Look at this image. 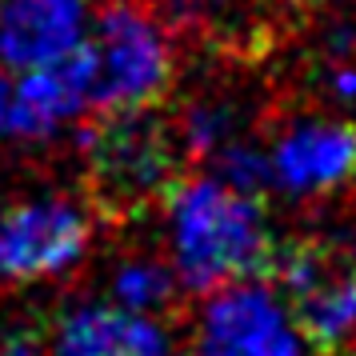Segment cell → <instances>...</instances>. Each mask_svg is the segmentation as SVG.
Masks as SVG:
<instances>
[{
  "instance_id": "6",
  "label": "cell",
  "mask_w": 356,
  "mask_h": 356,
  "mask_svg": "<svg viewBox=\"0 0 356 356\" xmlns=\"http://www.w3.org/2000/svg\"><path fill=\"white\" fill-rule=\"evenodd\" d=\"M273 188L316 200L356 180L353 116H289L268 148Z\"/></svg>"
},
{
  "instance_id": "13",
  "label": "cell",
  "mask_w": 356,
  "mask_h": 356,
  "mask_svg": "<svg viewBox=\"0 0 356 356\" xmlns=\"http://www.w3.org/2000/svg\"><path fill=\"white\" fill-rule=\"evenodd\" d=\"M212 172L216 180H225L228 188H236L244 196H264L273 188V164H268V148L252 145V140H228L216 156H212Z\"/></svg>"
},
{
  "instance_id": "2",
  "label": "cell",
  "mask_w": 356,
  "mask_h": 356,
  "mask_svg": "<svg viewBox=\"0 0 356 356\" xmlns=\"http://www.w3.org/2000/svg\"><path fill=\"white\" fill-rule=\"evenodd\" d=\"M184 140L152 108L100 113L84 129V188L104 220H132L168 204L184 180Z\"/></svg>"
},
{
  "instance_id": "9",
  "label": "cell",
  "mask_w": 356,
  "mask_h": 356,
  "mask_svg": "<svg viewBox=\"0 0 356 356\" xmlns=\"http://www.w3.org/2000/svg\"><path fill=\"white\" fill-rule=\"evenodd\" d=\"M84 36V0H0V68L33 72Z\"/></svg>"
},
{
  "instance_id": "16",
  "label": "cell",
  "mask_w": 356,
  "mask_h": 356,
  "mask_svg": "<svg viewBox=\"0 0 356 356\" xmlns=\"http://www.w3.org/2000/svg\"><path fill=\"white\" fill-rule=\"evenodd\" d=\"M300 4H308V0H300Z\"/></svg>"
},
{
  "instance_id": "15",
  "label": "cell",
  "mask_w": 356,
  "mask_h": 356,
  "mask_svg": "<svg viewBox=\"0 0 356 356\" xmlns=\"http://www.w3.org/2000/svg\"><path fill=\"white\" fill-rule=\"evenodd\" d=\"M8 116H13V84L0 72V136H8Z\"/></svg>"
},
{
  "instance_id": "14",
  "label": "cell",
  "mask_w": 356,
  "mask_h": 356,
  "mask_svg": "<svg viewBox=\"0 0 356 356\" xmlns=\"http://www.w3.org/2000/svg\"><path fill=\"white\" fill-rule=\"evenodd\" d=\"M0 356H36V340L17 332V337L0 340Z\"/></svg>"
},
{
  "instance_id": "10",
  "label": "cell",
  "mask_w": 356,
  "mask_h": 356,
  "mask_svg": "<svg viewBox=\"0 0 356 356\" xmlns=\"http://www.w3.org/2000/svg\"><path fill=\"white\" fill-rule=\"evenodd\" d=\"M52 356H168V332L124 308L84 305L60 321Z\"/></svg>"
},
{
  "instance_id": "4",
  "label": "cell",
  "mask_w": 356,
  "mask_h": 356,
  "mask_svg": "<svg viewBox=\"0 0 356 356\" xmlns=\"http://www.w3.org/2000/svg\"><path fill=\"white\" fill-rule=\"evenodd\" d=\"M273 276L289 292L292 328L300 340L324 356L356 344V260H348L337 244H280L273 257Z\"/></svg>"
},
{
  "instance_id": "11",
  "label": "cell",
  "mask_w": 356,
  "mask_h": 356,
  "mask_svg": "<svg viewBox=\"0 0 356 356\" xmlns=\"http://www.w3.org/2000/svg\"><path fill=\"white\" fill-rule=\"evenodd\" d=\"M152 13L220 52H248L260 36V0H152Z\"/></svg>"
},
{
  "instance_id": "12",
  "label": "cell",
  "mask_w": 356,
  "mask_h": 356,
  "mask_svg": "<svg viewBox=\"0 0 356 356\" xmlns=\"http://www.w3.org/2000/svg\"><path fill=\"white\" fill-rule=\"evenodd\" d=\"M113 300L136 316L168 312L177 305V273L161 260H129L113 273Z\"/></svg>"
},
{
  "instance_id": "7",
  "label": "cell",
  "mask_w": 356,
  "mask_h": 356,
  "mask_svg": "<svg viewBox=\"0 0 356 356\" xmlns=\"http://www.w3.org/2000/svg\"><path fill=\"white\" fill-rule=\"evenodd\" d=\"M193 356H305L289 312L264 284H225L200 316Z\"/></svg>"
},
{
  "instance_id": "5",
  "label": "cell",
  "mask_w": 356,
  "mask_h": 356,
  "mask_svg": "<svg viewBox=\"0 0 356 356\" xmlns=\"http://www.w3.org/2000/svg\"><path fill=\"white\" fill-rule=\"evenodd\" d=\"M88 209L68 196H36L0 209V280H44L88 252Z\"/></svg>"
},
{
  "instance_id": "1",
  "label": "cell",
  "mask_w": 356,
  "mask_h": 356,
  "mask_svg": "<svg viewBox=\"0 0 356 356\" xmlns=\"http://www.w3.org/2000/svg\"><path fill=\"white\" fill-rule=\"evenodd\" d=\"M168 236L172 273L188 292H216L273 273L276 241L264 204L216 177H184L177 184L168 196Z\"/></svg>"
},
{
  "instance_id": "8",
  "label": "cell",
  "mask_w": 356,
  "mask_h": 356,
  "mask_svg": "<svg viewBox=\"0 0 356 356\" xmlns=\"http://www.w3.org/2000/svg\"><path fill=\"white\" fill-rule=\"evenodd\" d=\"M92 97V49L76 44L60 60L24 72V81L13 84V116L8 136L24 140H49L68 120L84 113Z\"/></svg>"
},
{
  "instance_id": "3",
  "label": "cell",
  "mask_w": 356,
  "mask_h": 356,
  "mask_svg": "<svg viewBox=\"0 0 356 356\" xmlns=\"http://www.w3.org/2000/svg\"><path fill=\"white\" fill-rule=\"evenodd\" d=\"M92 97L97 113L156 108L177 84V49L148 4L108 0L92 36Z\"/></svg>"
}]
</instances>
